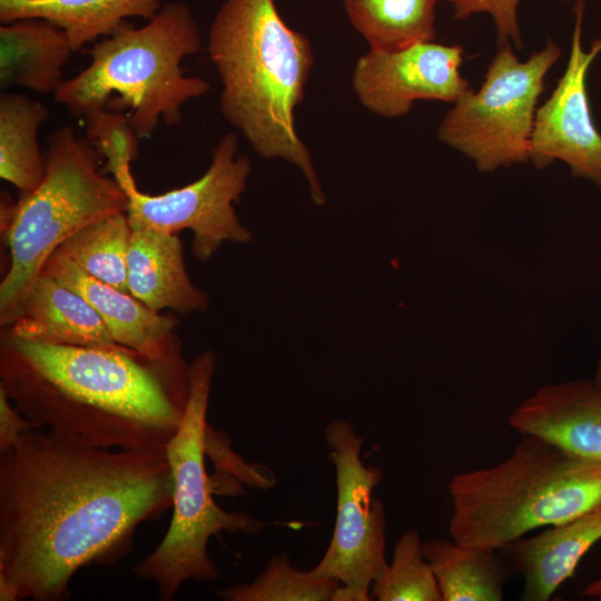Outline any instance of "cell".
<instances>
[{"label":"cell","mask_w":601,"mask_h":601,"mask_svg":"<svg viewBox=\"0 0 601 601\" xmlns=\"http://www.w3.org/2000/svg\"><path fill=\"white\" fill-rule=\"evenodd\" d=\"M173 506L165 450L102 449L31 427L0 453V600L60 601L83 566L130 553Z\"/></svg>","instance_id":"obj_1"},{"label":"cell","mask_w":601,"mask_h":601,"mask_svg":"<svg viewBox=\"0 0 601 601\" xmlns=\"http://www.w3.org/2000/svg\"><path fill=\"white\" fill-rule=\"evenodd\" d=\"M0 373V386L32 427L102 449L166 450L189 394V365L11 336Z\"/></svg>","instance_id":"obj_2"},{"label":"cell","mask_w":601,"mask_h":601,"mask_svg":"<svg viewBox=\"0 0 601 601\" xmlns=\"http://www.w3.org/2000/svg\"><path fill=\"white\" fill-rule=\"evenodd\" d=\"M207 51L220 78L225 119L267 159L295 165L316 205L325 203L295 109L314 62L309 40L286 24L275 0H225L208 31Z\"/></svg>","instance_id":"obj_3"},{"label":"cell","mask_w":601,"mask_h":601,"mask_svg":"<svg viewBox=\"0 0 601 601\" xmlns=\"http://www.w3.org/2000/svg\"><path fill=\"white\" fill-rule=\"evenodd\" d=\"M447 490L451 538L499 551L535 529L601 509V461L522 435L508 459L455 474Z\"/></svg>","instance_id":"obj_4"},{"label":"cell","mask_w":601,"mask_h":601,"mask_svg":"<svg viewBox=\"0 0 601 601\" xmlns=\"http://www.w3.org/2000/svg\"><path fill=\"white\" fill-rule=\"evenodd\" d=\"M201 49L196 19L185 3L171 1L147 23H125L88 50L89 65L66 79L55 100L75 116L93 108L124 112L140 139L161 120L183 121L181 107L210 90L203 78L186 76L181 61Z\"/></svg>","instance_id":"obj_5"},{"label":"cell","mask_w":601,"mask_h":601,"mask_svg":"<svg viewBox=\"0 0 601 601\" xmlns=\"http://www.w3.org/2000/svg\"><path fill=\"white\" fill-rule=\"evenodd\" d=\"M46 175L18 203L1 200V224L10 266L0 284V322L9 325L30 284L49 257L73 234L108 216L126 213L128 195L99 169L100 155L71 126L47 139Z\"/></svg>","instance_id":"obj_6"},{"label":"cell","mask_w":601,"mask_h":601,"mask_svg":"<svg viewBox=\"0 0 601 601\" xmlns=\"http://www.w3.org/2000/svg\"><path fill=\"white\" fill-rule=\"evenodd\" d=\"M216 357L205 351L189 365V394L180 426L166 445L173 476V516L157 548L132 569L139 579L157 585L158 598L169 601L188 581L211 582L220 571L208 552L211 536L221 532L258 534L260 519L226 511L214 500V482L205 465L207 408Z\"/></svg>","instance_id":"obj_7"},{"label":"cell","mask_w":601,"mask_h":601,"mask_svg":"<svg viewBox=\"0 0 601 601\" xmlns=\"http://www.w3.org/2000/svg\"><path fill=\"white\" fill-rule=\"evenodd\" d=\"M560 56L551 39L525 61L511 43L499 46L481 88L463 92L442 119L440 140L481 173L529 161L538 101Z\"/></svg>","instance_id":"obj_8"},{"label":"cell","mask_w":601,"mask_h":601,"mask_svg":"<svg viewBox=\"0 0 601 601\" xmlns=\"http://www.w3.org/2000/svg\"><path fill=\"white\" fill-rule=\"evenodd\" d=\"M324 439L335 469L337 512L329 545L311 570L371 594L373 582L388 565L385 508L373 495L382 472L364 464L363 439L348 421L332 420L324 428Z\"/></svg>","instance_id":"obj_9"},{"label":"cell","mask_w":601,"mask_h":601,"mask_svg":"<svg viewBox=\"0 0 601 601\" xmlns=\"http://www.w3.org/2000/svg\"><path fill=\"white\" fill-rule=\"evenodd\" d=\"M237 150L238 139L228 132L219 139L208 169L197 180L160 195L140 191L135 181L125 186L131 230L178 234L189 229L198 260L209 259L224 242L248 243L252 234L240 224L234 203L246 188L252 161Z\"/></svg>","instance_id":"obj_10"},{"label":"cell","mask_w":601,"mask_h":601,"mask_svg":"<svg viewBox=\"0 0 601 601\" xmlns=\"http://www.w3.org/2000/svg\"><path fill=\"white\" fill-rule=\"evenodd\" d=\"M584 7V0H577L570 57L553 92L536 110L529 161L542 169L561 160L575 177L601 187V134L587 91V75L601 51V38L592 41L590 50L582 48Z\"/></svg>","instance_id":"obj_11"},{"label":"cell","mask_w":601,"mask_h":601,"mask_svg":"<svg viewBox=\"0 0 601 601\" xmlns=\"http://www.w3.org/2000/svg\"><path fill=\"white\" fill-rule=\"evenodd\" d=\"M463 48L434 41L396 51L371 50L358 58L352 77L359 102L384 118L407 114L416 100L454 102L470 89L461 75Z\"/></svg>","instance_id":"obj_12"},{"label":"cell","mask_w":601,"mask_h":601,"mask_svg":"<svg viewBox=\"0 0 601 601\" xmlns=\"http://www.w3.org/2000/svg\"><path fill=\"white\" fill-rule=\"evenodd\" d=\"M41 273L80 294L99 314L119 346L155 363L187 366L173 343L175 318L160 315L131 294L92 277L57 250Z\"/></svg>","instance_id":"obj_13"},{"label":"cell","mask_w":601,"mask_h":601,"mask_svg":"<svg viewBox=\"0 0 601 601\" xmlns=\"http://www.w3.org/2000/svg\"><path fill=\"white\" fill-rule=\"evenodd\" d=\"M508 422L521 435L601 461V386L594 380L542 386L512 411Z\"/></svg>","instance_id":"obj_14"},{"label":"cell","mask_w":601,"mask_h":601,"mask_svg":"<svg viewBox=\"0 0 601 601\" xmlns=\"http://www.w3.org/2000/svg\"><path fill=\"white\" fill-rule=\"evenodd\" d=\"M9 326L8 336L16 338L128 351L80 294L43 273L26 290Z\"/></svg>","instance_id":"obj_15"},{"label":"cell","mask_w":601,"mask_h":601,"mask_svg":"<svg viewBox=\"0 0 601 601\" xmlns=\"http://www.w3.org/2000/svg\"><path fill=\"white\" fill-rule=\"evenodd\" d=\"M601 540V509L520 538L497 552L524 582L522 600L546 601Z\"/></svg>","instance_id":"obj_16"},{"label":"cell","mask_w":601,"mask_h":601,"mask_svg":"<svg viewBox=\"0 0 601 601\" xmlns=\"http://www.w3.org/2000/svg\"><path fill=\"white\" fill-rule=\"evenodd\" d=\"M127 285L135 298L156 313L170 308L189 314L208 306L207 294L188 276L177 234L149 229L131 231Z\"/></svg>","instance_id":"obj_17"},{"label":"cell","mask_w":601,"mask_h":601,"mask_svg":"<svg viewBox=\"0 0 601 601\" xmlns=\"http://www.w3.org/2000/svg\"><path fill=\"white\" fill-rule=\"evenodd\" d=\"M75 52L65 31L42 18H24L0 26V87H22L55 93L63 68Z\"/></svg>","instance_id":"obj_18"},{"label":"cell","mask_w":601,"mask_h":601,"mask_svg":"<svg viewBox=\"0 0 601 601\" xmlns=\"http://www.w3.org/2000/svg\"><path fill=\"white\" fill-rule=\"evenodd\" d=\"M162 0H0L1 23L42 18L67 35L73 51L114 33L128 18L150 20Z\"/></svg>","instance_id":"obj_19"},{"label":"cell","mask_w":601,"mask_h":601,"mask_svg":"<svg viewBox=\"0 0 601 601\" xmlns=\"http://www.w3.org/2000/svg\"><path fill=\"white\" fill-rule=\"evenodd\" d=\"M422 551L437 582L443 601H501L508 563L489 551L456 541L422 542Z\"/></svg>","instance_id":"obj_20"},{"label":"cell","mask_w":601,"mask_h":601,"mask_svg":"<svg viewBox=\"0 0 601 601\" xmlns=\"http://www.w3.org/2000/svg\"><path fill=\"white\" fill-rule=\"evenodd\" d=\"M49 109L26 95L0 96V177L21 194L35 190L46 175V156L38 144Z\"/></svg>","instance_id":"obj_21"},{"label":"cell","mask_w":601,"mask_h":601,"mask_svg":"<svg viewBox=\"0 0 601 601\" xmlns=\"http://www.w3.org/2000/svg\"><path fill=\"white\" fill-rule=\"evenodd\" d=\"M439 0H342L354 29L371 50L396 51L434 41Z\"/></svg>","instance_id":"obj_22"},{"label":"cell","mask_w":601,"mask_h":601,"mask_svg":"<svg viewBox=\"0 0 601 601\" xmlns=\"http://www.w3.org/2000/svg\"><path fill=\"white\" fill-rule=\"evenodd\" d=\"M131 231L127 214H115L83 227L57 252L92 277L129 293L127 257Z\"/></svg>","instance_id":"obj_23"},{"label":"cell","mask_w":601,"mask_h":601,"mask_svg":"<svg viewBox=\"0 0 601 601\" xmlns=\"http://www.w3.org/2000/svg\"><path fill=\"white\" fill-rule=\"evenodd\" d=\"M339 585L337 580L297 569L283 552L253 581L220 588L216 594L225 601H332Z\"/></svg>","instance_id":"obj_24"},{"label":"cell","mask_w":601,"mask_h":601,"mask_svg":"<svg viewBox=\"0 0 601 601\" xmlns=\"http://www.w3.org/2000/svg\"><path fill=\"white\" fill-rule=\"evenodd\" d=\"M371 595L378 601H443L417 531L408 530L397 540L392 562L373 582Z\"/></svg>","instance_id":"obj_25"},{"label":"cell","mask_w":601,"mask_h":601,"mask_svg":"<svg viewBox=\"0 0 601 601\" xmlns=\"http://www.w3.org/2000/svg\"><path fill=\"white\" fill-rule=\"evenodd\" d=\"M86 138L106 160L104 173L121 186L135 181L130 165L138 158L140 138L126 114L93 108L83 116Z\"/></svg>","instance_id":"obj_26"},{"label":"cell","mask_w":601,"mask_h":601,"mask_svg":"<svg viewBox=\"0 0 601 601\" xmlns=\"http://www.w3.org/2000/svg\"><path fill=\"white\" fill-rule=\"evenodd\" d=\"M453 9L456 20H464L475 13L491 17L499 46L513 42L515 48L522 47L518 10L521 0H446ZM565 2L570 0H563Z\"/></svg>","instance_id":"obj_27"},{"label":"cell","mask_w":601,"mask_h":601,"mask_svg":"<svg viewBox=\"0 0 601 601\" xmlns=\"http://www.w3.org/2000/svg\"><path fill=\"white\" fill-rule=\"evenodd\" d=\"M31 427L0 386V453L13 447Z\"/></svg>","instance_id":"obj_28"},{"label":"cell","mask_w":601,"mask_h":601,"mask_svg":"<svg viewBox=\"0 0 601 601\" xmlns=\"http://www.w3.org/2000/svg\"><path fill=\"white\" fill-rule=\"evenodd\" d=\"M370 600H373L370 593L361 592L358 590L344 587V585H339L332 598V601H370Z\"/></svg>","instance_id":"obj_29"},{"label":"cell","mask_w":601,"mask_h":601,"mask_svg":"<svg viewBox=\"0 0 601 601\" xmlns=\"http://www.w3.org/2000/svg\"><path fill=\"white\" fill-rule=\"evenodd\" d=\"M585 597H597L601 599V578L590 582L582 591Z\"/></svg>","instance_id":"obj_30"},{"label":"cell","mask_w":601,"mask_h":601,"mask_svg":"<svg viewBox=\"0 0 601 601\" xmlns=\"http://www.w3.org/2000/svg\"><path fill=\"white\" fill-rule=\"evenodd\" d=\"M593 380L597 382V384H599L601 386V359L598 363L597 371H595V376H594Z\"/></svg>","instance_id":"obj_31"}]
</instances>
